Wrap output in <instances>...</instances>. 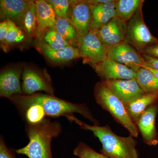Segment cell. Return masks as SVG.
<instances>
[{"label":"cell","mask_w":158,"mask_h":158,"mask_svg":"<svg viewBox=\"0 0 158 158\" xmlns=\"http://www.w3.org/2000/svg\"><path fill=\"white\" fill-rule=\"evenodd\" d=\"M141 54L145 62L144 65L142 66H147L158 70V58L150 56L145 54Z\"/></svg>","instance_id":"obj_29"},{"label":"cell","mask_w":158,"mask_h":158,"mask_svg":"<svg viewBox=\"0 0 158 158\" xmlns=\"http://www.w3.org/2000/svg\"><path fill=\"white\" fill-rule=\"evenodd\" d=\"M77 48L81 58L92 65L107 58L108 49L102 42L94 29H91L79 40Z\"/></svg>","instance_id":"obj_6"},{"label":"cell","mask_w":158,"mask_h":158,"mask_svg":"<svg viewBox=\"0 0 158 158\" xmlns=\"http://www.w3.org/2000/svg\"><path fill=\"white\" fill-rule=\"evenodd\" d=\"M104 81L107 88L125 106L145 93L135 79Z\"/></svg>","instance_id":"obj_9"},{"label":"cell","mask_w":158,"mask_h":158,"mask_svg":"<svg viewBox=\"0 0 158 158\" xmlns=\"http://www.w3.org/2000/svg\"><path fill=\"white\" fill-rule=\"evenodd\" d=\"M68 21L77 33L78 41L91 29V12L87 1H70Z\"/></svg>","instance_id":"obj_7"},{"label":"cell","mask_w":158,"mask_h":158,"mask_svg":"<svg viewBox=\"0 0 158 158\" xmlns=\"http://www.w3.org/2000/svg\"><path fill=\"white\" fill-rule=\"evenodd\" d=\"M143 68H144L147 69L148 70L150 71L158 79V70L157 69H154L150 68V67H147V66H142Z\"/></svg>","instance_id":"obj_33"},{"label":"cell","mask_w":158,"mask_h":158,"mask_svg":"<svg viewBox=\"0 0 158 158\" xmlns=\"http://www.w3.org/2000/svg\"><path fill=\"white\" fill-rule=\"evenodd\" d=\"M9 99L19 113L31 106H37L41 109L45 116L56 118L77 113L94 125L99 124L86 105L73 103L51 94L40 93H34L31 95L15 94Z\"/></svg>","instance_id":"obj_1"},{"label":"cell","mask_w":158,"mask_h":158,"mask_svg":"<svg viewBox=\"0 0 158 158\" xmlns=\"http://www.w3.org/2000/svg\"><path fill=\"white\" fill-rule=\"evenodd\" d=\"M158 99V92L145 93L126 106L129 115L136 124L145 110Z\"/></svg>","instance_id":"obj_18"},{"label":"cell","mask_w":158,"mask_h":158,"mask_svg":"<svg viewBox=\"0 0 158 158\" xmlns=\"http://www.w3.org/2000/svg\"><path fill=\"white\" fill-rule=\"evenodd\" d=\"M158 112L157 106L153 104L145 110L136 123L143 141L150 146L158 144V135L155 126Z\"/></svg>","instance_id":"obj_13"},{"label":"cell","mask_w":158,"mask_h":158,"mask_svg":"<svg viewBox=\"0 0 158 158\" xmlns=\"http://www.w3.org/2000/svg\"><path fill=\"white\" fill-rule=\"evenodd\" d=\"M42 37L45 44L53 49H59L70 46L54 28L48 30Z\"/></svg>","instance_id":"obj_24"},{"label":"cell","mask_w":158,"mask_h":158,"mask_svg":"<svg viewBox=\"0 0 158 158\" xmlns=\"http://www.w3.org/2000/svg\"><path fill=\"white\" fill-rule=\"evenodd\" d=\"M142 7L141 5L127 22L124 40L140 54L148 47L158 44L157 39L152 34L144 22Z\"/></svg>","instance_id":"obj_5"},{"label":"cell","mask_w":158,"mask_h":158,"mask_svg":"<svg viewBox=\"0 0 158 158\" xmlns=\"http://www.w3.org/2000/svg\"><path fill=\"white\" fill-rule=\"evenodd\" d=\"M107 58L137 71L145 62L141 54L130 44L122 42L108 50Z\"/></svg>","instance_id":"obj_8"},{"label":"cell","mask_w":158,"mask_h":158,"mask_svg":"<svg viewBox=\"0 0 158 158\" xmlns=\"http://www.w3.org/2000/svg\"><path fill=\"white\" fill-rule=\"evenodd\" d=\"M31 1L24 0H1V18L10 20L20 25L21 21Z\"/></svg>","instance_id":"obj_16"},{"label":"cell","mask_w":158,"mask_h":158,"mask_svg":"<svg viewBox=\"0 0 158 158\" xmlns=\"http://www.w3.org/2000/svg\"><path fill=\"white\" fill-rule=\"evenodd\" d=\"M39 48L44 55L54 62H66L81 58L78 48L71 46H68L59 49L54 50L45 44H40Z\"/></svg>","instance_id":"obj_19"},{"label":"cell","mask_w":158,"mask_h":158,"mask_svg":"<svg viewBox=\"0 0 158 158\" xmlns=\"http://www.w3.org/2000/svg\"><path fill=\"white\" fill-rule=\"evenodd\" d=\"M127 23V22L116 16L106 24L95 30L100 39L108 50L124 41Z\"/></svg>","instance_id":"obj_10"},{"label":"cell","mask_w":158,"mask_h":158,"mask_svg":"<svg viewBox=\"0 0 158 158\" xmlns=\"http://www.w3.org/2000/svg\"><path fill=\"white\" fill-rule=\"evenodd\" d=\"M9 29L4 43L7 44H13L21 42L24 39V34L17 27L15 23L8 19Z\"/></svg>","instance_id":"obj_26"},{"label":"cell","mask_w":158,"mask_h":158,"mask_svg":"<svg viewBox=\"0 0 158 158\" xmlns=\"http://www.w3.org/2000/svg\"><path fill=\"white\" fill-rule=\"evenodd\" d=\"M9 29L8 20L3 21L0 23V41L3 43L6 39Z\"/></svg>","instance_id":"obj_30"},{"label":"cell","mask_w":158,"mask_h":158,"mask_svg":"<svg viewBox=\"0 0 158 158\" xmlns=\"http://www.w3.org/2000/svg\"><path fill=\"white\" fill-rule=\"evenodd\" d=\"M115 1L106 3L90 5L91 29L98 30L116 17Z\"/></svg>","instance_id":"obj_17"},{"label":"cell","mask_w":158,"mask_h":158,"mask_svg":"<svg viewBox=\"0 0 158 158\" xmlns=\"http://www.w3.org/2000/svg\"><path fill=\"white\" fill-rule=\"evenodd\" d=\"M22 70L19 69H6L0 74V96L9 98L15 94H23L20 79Z\"/></svg>","instance_id":"obj_15"},{"label":"cell","mask_w":158,"mask_h":158,"mask_svg":"<svg viewBox=\"0 0 158 158\" xmlns=\"http://www.w3.org/2000/svg\"><path fill=\"white\" fill-rule=\"evenodd\" d=\"M144 2L143 0H115L116 17L128 21Z\"/></svg>","instance_id":"obj_20"},{"label":"cell","mask_w":158,"mask_h":158,"mask_svg":"<svg viewBox=\"0 0 158 158\" xmlns=\"http://www.w3.org/2000/svg\"><path fill=\"white\" fill-rule=\"evenodd\" d=\"M141 53L146 54L150 56L158 58V44L148 47Z\"/></svg>","instance_id":"obj_31"},{"label":"cell","mask_w":158,"mask_h":158,"mask_svg":"<svg viewBox=\"0 0 158 158\" xmlns=\"http://www.w3.org/2000/svg\"><path fill=\"white\" fill-rule=\"evenodd\" d=\"M25 129L29 139L28 144L15 150V152L29 158H53L51 142L53 138L59 136L62 132L60 123L52 121L46 117L35 123H27Z\"/></svg>","instance_id":"obj_3"},{"label":"cell","mask_w":158,"mask_h":158,"mask_svg":"<svg viewBox=\"0 0 158 158\" xmlns=\"http://www.w3.org/2000/svg\"><path fill=\"white\" fill-rule=\"evenodd\" d=\"M52 5L57 17L62 18L68 20V13L70 1L68 0H48Z\"/></svg>","instance_id":"obj_27"},{"label":"cell","mask_w":158,"mask_h":158,"mask_svg":"<svg viewBox=\"0 0 158 158\" xmlns=\"http://www.w3.org/2000/svg\"><path fill=\"white\" fill-rule=\"evenodd\" d=\"M22 88L25 95H31L38 91H44L54 95V90L51 79L48 76L43 74L34 69L26 68L23 72Z\"/></svg>","instance_id":"obj_11"},{"label":"cell","mask_w":158,"mask_h":158,"mask_svg":"<svg viewBox=\"0 0 158 158\" xmlns=\"http://www.w3.org/2000/svg\"><path fill=\"white\" fill-rule=\"evenodd\" d=\"M73 154L79 158H110L95 151L84 142H80L73 151Z\"/></svg>","instance_id":"obj_25"},{"label":"cell","mask_w":158,"mask_h":158,"mask_svg":"<svg viewBox=\"0 0 158 158\" xmlns=\"http://www.w3.org/2000/svg\"><path fill=\"white\" fill-rule=\"evenodd\" d=\"M70 122H75L82 129L92 132L102 144L100 153L110 158H138L137 141L132 135L123 137L113 132L109 126L90 125L73 115L65 116Z\"/></svg>","instance_id":"obj_2"},{"label":"cell","mask_w":158,"mask_h":158,"mask_svg":"<svg viewBox=\"0 0 158 158\" xmlns=\"http://www.w3.org/2000/svg\"><path fill=\"white\" fill-rule=\"evenodd\" d=\"M135 79L145 93L158 92V79L146 69L140 68L136 72Z\"/></svg>","instance_id":"obj_22"},{"label":"cell","mask_w":158,"mask_h":158,"mask_svg":"<svg viewBox=\"0 0 158 158\" xmlns=\"http://www.w3.org/2000/svg\"><path fill=\"white\" fill-rule=\"evenodd\" d=\"M69 45L77 48L78 37L76 29L68 20L57 17L54 28Z\"/></svg>","instance_id":"obj_21"},{"label":"cell","mask_w":158,"mask_h":158,"mask_svg":"<svg viewBox=\"0 0 158 158\" xmlns=\"http://www.w3.org/2000/svg\"><path fill=\"white\" fill-rule=\"evenodd\" d=\"M94 96L97 103L108 111L116 122L123 126L133 137H138L139 131L129 115L125 105L107 88L104 81L95 85Z\"/></svg>","instance_id":"obj_4"},{"label":"cell","mask_w":158,"mask_h":158,"mask_svg":"<svg viewBox=\"0 0 158 158\" xmlns=\"http://www.w3.org/2000/svg\"><path fill=\"white\" fill-rule=\"evenodd\" d=\"M113 0H87V2L90 5H96V4L106 3L112 2Z\"/></svg>","instance_id":"obj_32"},{"label":"cell","mask_w":158,"mask_h":158,"mask_svg":"<svg viewBox=\"0 0 158 158\" xmlns=\"http://www.w3.org/2000/svg\"><path fill=\"white\" fill-rule=\"evenodd\" d=\"M92 66L98 75L104 79V81L131 80L135 78L136 72L132 69L108 58Z\"/></svg>","instance_id":"obj_12"},{"label":"cell","mask_w":158,"mask_h":158,"mask_svg":"<svg viewBox=\"0 0 158 158\" xmlns=\"http://www.w3.org/2000/svg\"><path fill=\"white\" fill-rule=\"evenodd\" d=\"M20 25L28 35L35 34L37 26V10L35 1H31L23 15Z\"/></svg>","instance_id":"obj_23"},{"label":"cell","mask_w":158,"mask_h":158,"mask_svg":"<svg viewBox=\"0 0 158 158\" xmlns=\"http://www.w3.org/2000/svg\"><path fill=\"white\" fill-rule=\"evenodd\" d=\"M37 10V26L36 37L41 38L44 33L56 25L57 16L52 5L44 0L35 1Z\"/></svg>","instance_id":"obj_14"},{"label":"cell","mask_w":158,"mask_h":158,"mask_svg":"<svg viewBox=\"0 0 158 158\" xmlns=\"http://www.w3.org/2000/svg\"><path fill=\"white\" fill-rule=\"evenodd\" d=\"M0 158H15L13 151L7 147L2 136L0 138Z\"/></svg>","instance_id":"obj_28"}]
</instances>
